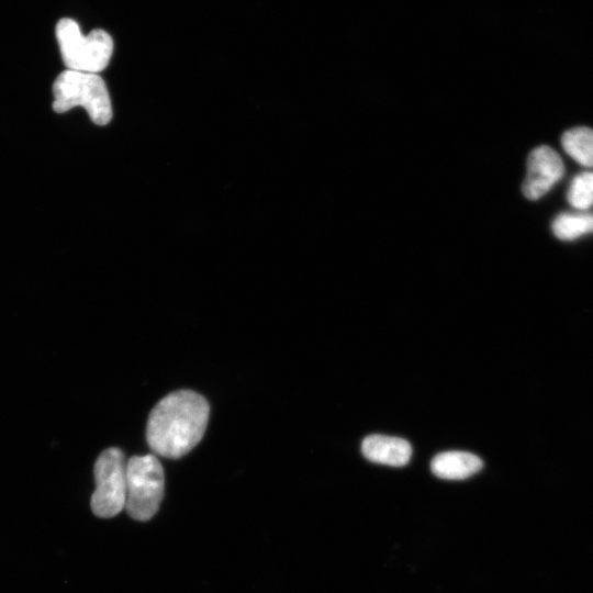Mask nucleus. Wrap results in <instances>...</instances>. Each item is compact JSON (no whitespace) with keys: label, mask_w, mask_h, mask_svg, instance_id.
<instances>
[{"label":"nucleus","mask_w":593,"mask_h":593,"mask_svg":"<svg viewBox=\"0 0 593 593\" xmlns=\"http://www.w3.org/2000/svg\"><path fill=\"white\" fill-rule=\"evenodd\" d=\"M568 201L580 210L593 205V172L584 171L573 178L568 191Z\"/></svg>","instance_id":"11"},{"label":"nucleus","mask_w":593,"mask_h":593,"mask_svg":"<svg viewBox=\"0 0 593 593\" xmlns=\"http://www.w3.org/2000/svg\"><path fill=\"white\" fill-rule=\"evenodd\" d=\"M564 174L559 154L547 145L533 149L527 158V175L522 184L523 194L537 200L547 193Z\"/></svg>","instance_id":"6"},{"label":"nucleus","mask_w":593,"mask_h":593,"mask_svg":"<svg viewBox=\"0 0 593 593\" xmlns=\"http://www.w3.org/2000/svg\"><path fill=\"white\" fill-rule=\"evenodd\" d=\"M483 467L482 460L467 451H444L430 461L432 472L446 480H462L477 473Z\"/></svg>","instance_id":"8"},{"label":"nucleus","mask_w":593,"mask_h":593,"mask_svg":"<svg viewBox=\"0 0 593 593\" xmlns=\"http://www.w3.org/2000/svg\"><path fill=\"white\" fill-rule=\"evenodd\" d=\"M210 414L208 401L191 390H179L161 399L147 421L146 439L155 455L178 459L202 439Z\"/></svg>","instance_id":"1"},{"label":"nucleus","mask_w":593,"mask_h":593,"mask_svg":"<svg viewBox=\"0 0 593 593\" xmlns=\"http://www.w3.org/2000/svg\"><path fill=\"white\" fill-rule=\"evenodd\" d=\"M53 94V109L58 113L82 107L97 125H105L112 119L110 94L98 74L66 69L55 79Z\"/></svg>","instance_id":"2"},{"label":"nucleus","mask_w":593,"mask_h":593,"mask_svg":"<svg viewBox=\"0 0 593 593\" xmlns=\"http://www.w3.org/2000/svg\"><path fill=\"white\" fill-rule=\"evenodd\" d=\"M361 451L369 461L391 467L405 466L412 456V447L407 440L378 434L362 440Z\"/></svg>","instance_id":"7"},{"label":"nucleus","mask_w":593,"mask_h":593,"mask_svg":"<svg viewBox=\"0 0 593 593\" xmlns=\"http://www.w3.org/2000/svg\"><path fill=\"white\" fill-rule=\"evenodd\" d=\"M561 144L564 152L582 166L593 168V130L573 127L563 133Z\"/></svg>","instance_id":"9"},{"label":"nucleus","mask_w":593,"mask_h":593,"mask_svg":"<svg viewBox=\"0 0 593 593\" xmlns=\"http://www.w3.org/2000/svg\"><path fill=\"white\" fill-rule=\"evenodd\" d=\"M164 488V469L155 455L128 459L125 508L132 518L142 522L150 519L159 508Z\"/></svg>","instance_id":"4"},{"label":"nucleus","mask_w":593,"mask_h":593,"mask_svg":"<svg viewBox=\"0 0 593 593\" xmlns=\"http://www.w3.org/2000/svg\"><path fill=\"white\" fill-rule=\"evenodd\" d=\"M126 462L123 451L115 447L103 450L97 458L96 489L90 504L98 517H113L125 507Z\"/></svg>","instance_id":"5"},{"label":"nucleus","mask_w":593,"mask_h":593,"mask_svg":"<svg viewBox=\"0 0 593 593\" xmlns=\"http://www.w3.org/2000/svg\"><path fill=\"white\" fill-rule=\"evenodd\" d=\"M55 35L67 69L99 74L108 66L113 40L105 31L98 29L83 34L75 20L63 18L55 26Z\"/></svg>","instance_id":"3"},{"label":"nucleus","mask_w":593,"mask_h":593,"mask_svg":"<svg viewBox=\"0 0 593 593\" xmlns=\"http://www.w3.org/2000/svg\"><path fill=\"white\" fill-rule=\"evenodd\" d=\"M552 232L562 240H572L593 233V213H561L552 222Z\"/></svg>","instance_id":"10"}]
</instances>
